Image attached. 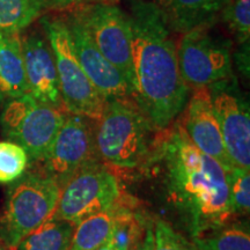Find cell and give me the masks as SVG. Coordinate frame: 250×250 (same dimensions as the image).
I'll return each mask as SVG.
<instances>
[{
  "label": "cell",
  "mask_w": 250,
  "mask_h": 250,
  "mask_svg": "<svg viewBox=\"0 0 250 250\" xmlns=\"http://www.w3.org/2000/svg\"><path fill=\"white\" fill-rule=\"evenodd\" d=\"M148 156L161 167L169 202L192 239L235 221L228 171L190 142L179 122L158 131Z\"/></svg>",
  "instance_id": "6da1fadb"
},
{
  "label": "cell",
  "mask_w": 250,
  "mask_h": 250,
  "mask_svg": "<svg viewBox=\"0 0 250 250\" xmlns=\"http://www.w3.org/2000/svg\"><path fill=\"white\" fill-rule=\"evenodd\" d=\"M131 99L155 131L170 126L186 107L191 89L180 73L176 43L160 6L132 0Z\"/></svg>",
  "instance_id": "7a4b0ae2"
},
{
  "label": "cell",
  "mask_w": 250,
  "mask_h": 250,
  "mask_svg": "<svg viewBox=\"0 0 250 250\" xmlns=\"http://www.w3.org/2000/svg\"><path fill=\"white\" fill-rule=\"evenodd\" d=\"M153 131L132 99L108 100L101 118L94 123L100 160L123 169L139 167L151 153Z\"/></svg>",
  "instance_id": "3957f363"
},
{
  "label": "cell",
  "mask_w": 250,
  "mask_h": 250,
  "mask_svg": "<svg viewBox=\"0 0 250 250\" xmlns=\"http://www.w3.org/2000/svg\"><path fill=\"white\" fill-rule=\"evenodd\" d=\"M61 186L44 171H26L11 183L0 217V239L9 250L54 214Z\"/></svg>",
  "instance_id": "277c9868"
},
{
  "label": "cell",
  "mask_w": 250,
  "mask_h": 250,
  "mask_svg": "<svg viewBox=\"0 0 250 250\" xmlns=\"http://www.w3.org/2000/svg\"><path fill=\"white\" fill-rule=\"evenodd\" d=\"M41 24L54 52L64 111L98 122L107 101L81 67L66 21L61 17H42Z\"/></svg>",
  "instance_id": "5b68a950"
},
{
  "label": "cell",
  "mask_w": 250,
  "mask_h": 250,
  "mask_svg": "<svg viewBox=\"0 0 250 250\" xmlns=\"http://www.w3.org/2000/svg\"><path fill=\"white\" fill-rule=\"evenodd\" d=\"M66 112L40 102L30 95L9 99L0 115V124L8 142L27 152L29 161L37 164L55 139Z\"/></svg>",
  "instance_id": "8992f818"
},
{
  "label": "cell",
  "mask_w": 250,
  "mask_h": 250,
  "mask_svg": "<svg viewBox=\"0 0 250 250\" xmlns=\"http://www.w3.org/2000/svg\"><path fill=\"white\" fill-rule=\"evenodd\" d=\"M211 24L183 33L176 44L182 79L190 89L210 87L232 77V55L226 41L210 31Z\"/></svg>",
  "instance_id": "52a82bcc"
},
{
  "label": "cell",
  "mask_w": 250,
  "mask_h": 250,
  "mask_svg": "<svg viewBox=\"0 0 250 250\" xmlns=\"http://www.w3.org/2000/svg\"><path fill=\"white\" fill-rule=\"evenodd\" d=\"M121 195L117 177L101 162L89 166L61 188L51 217L77 225L81 220L117 204Z\"/></svg>",
  "instance_id": "ba28073f"
},
{
  "label": "cell",
  "mask_w": 250,
  "mask_h": 250,
  "mask_svg": "<svg viewBox=\"0 0 250 250\" xmlns=\"http://www.w3.org/2000/svg\"><path fill=\"white\" fill-rule=\"evenodd\" d=\"M94 123L79 115H65L55 139L40 162L42 170L61 188L80 170L101 162L95 145Z\"/></svg>",
  "instance_id": "9c48e42d"
},
{
  "label": "cell",
  "mask_w": 250,
  "mask_h": 250,
  "mask_svg": "<svg viewBox=\"0 0 250 250\" xmlns=\"http://www.w3.org/2000/svg\"><path fill=\"white\" fill-rule=\"evenodd\" d=\"M70 13L86 28L96 48L123 74L131 88L132 35L129 14L116 4L104 2L81 6Z\"/></svg>",
  "instance_id": "30bf717a"
},
{
  "label": "cell",
  "mask_w": 250,
  "mask_h": 250,
  "mask_svg": "<svg viewBox=\"0 0 250 250\" xmlns=\"http://www.w3.org/2000/svg\"><path fill=\"white\" fill-rule=\"evenodd\" d=\"M225 147L234 167L250 169V114L233 77L208 87Z\"/></svg>",
  "instance_id": "8fae6325"
},
{
  "label": "cell",
  "mask_w": 250,
  "mask_h": 250,
  "mask_svg": "<svg viewBox=\"0 0 250 250\" xmlns=\"http://www.w3.org/2000/svg\"><path fill=\"white\" fill-rule=\"evenodd\" d=\"M192 90L176 121L190 142L199 151L218 161L229 173L235 167L225 147L208 87Z\"/></svg>",
  "instance_id": "7c38bea8"
},
{
  "label": "cell",
  "mask_w": 250,
  "mask_h": 250,
  "mask_svg": "<svg viewBox=\"0 0 250 250\" xmlns=\"http://www.w3.org/2000/svg\"><path fill=\"white\" fill-rule=\"evenodd\" d=\"M78 61L93 86L105 101L131 99V88L123 74L96 48L88 31L73 14L64 15Z\"/></svg>",
  "instance_id": "4fadbf2b"
},
{
  "label": "cell",
  "mask_w": 250,
  "mask_h": 250,
  "mask_svg": "<svg viewBox=\"0 0 250 250\" xmlns=\"http://www.w3.org/2000/svg\"><path fill=\"white\" fill-rule=\"evenodd\" d=\"M21 43L29 94L40 102L64 111L54 52L45 35L30 31L21 36Z\"/></svg>",
  "instance_id": "5bb4252c"
},
{
  "label": "cell",
  "mask_w": 250,
  "mask_h": 250,
  "mask_svg": "<svg viewBox=\"0 0 250 250\" xmlns=\"http://www.w3.org/2000/svg\"><path fill=\"white\" fill-rule=\"evenodd\" d=\"M0 93L4 99L29 94L20 33L0 30Z\"/></svg>",
  "instance_id": "9a60e30c"
},
{
  "label": "cell",
  "mask_w": 250,
  "mask_h": 250,
  "mask_svg": "<svg viewBox=\"0 0 250 250\" xmlns=\"http://www.w3.org/2000/svg\"><path fill=\"white\" fill-rule=\"evenodd\" d=\"M229 0H168L162 7L170 29L186 33L211 24Z\"/></svg>",
  "instance_id": "2e32d148"
},
{
  "label": "cell",
  "mask_w": 250,
  "mask_h": 250,
  "mask_svg": "<svg viewBox=\"0 0 250 250\" xmlns=\"http://www.w3.org/2000/svg\"><path fill=\"white\" fill-rule=\"evenodd\" d=\"M123 206L112 208L89 215L74 227L70 250H96L105 245L112 235Z\"/></svg>",
  "instance_id": "e0dca14e"
},
{
  "label": "cell",
  "mask_w": 250,
  "mask_h": 250,
  "mask_svg": "<svg viewBox=\"0 0 250 250\" xmlns=\"http://www.w3.org/2000/svg\"><path fill=\"white\" fill-rule=\"evenodd\" d=\"M76 225L50 217L30 232L15 250H70Z\"/></svg>",
  "instance_id": "ac0fdd59"
},
{
  "label": "cell",
  "mask_w": 250,
  "mask_h": 250,
  "mask_svg": "<svg viewBox=\"0 0 250 250\" xmlns=\"http://www.w3.org/2000/svg\"><path fill=\"white\" fill-rule=\"evenodd\" d=\"M193 243L199 250H250L249 228L235 221L195 237Z\"/></svg>",
  "instance_id": "d6986e66"
},
{
  "label": "cell",
  "mask_w": 250,
  "mask_h": 250,
  "mask_svg": "<svg viewBox=\"0 0 250 250\" xmlns=\"http://www.w3.org/2000/svg\"><path fill=\"white\" fill-rule=\"evenodd\" d=\"M42 0H0V30L21 33L41 18Z\"/></svg>",
  "instance_id": "ffe728a7"
},
{
  "label": "cell",
  "mask_w": 250,
  "mask_h": 250,
  "mask_svg": "<svg viewBox=\"0 0 250 250\" xmlns=\"http://www.w3.org/2000/svg\"><path fill=\"white\" fill-rule=\"evenodd\" d=\"M29 158L18 144L0 142V183H12L27 171Z\"/></svg>",
  "instance_id": "44dd1931"
},
{
  "label": "cell",
  "mask_w": 250,
  "mask_h": 250,
  "mask_svg": "<svg viewBox=\"0 0 250 250\" xmlns=\"http://www.w3.org/2000/svg\"><path fill=\"white\" fill-rule=\"evenodd\" d=\"M220 14L239 42L248 43L250 37V0H229Z\"/></svg>",
  "instance_id": "7402d4cb"
},
{
  "label": "cell",
  "mask_w": 250,
  "mask_h": 250,
  "mask_svg": "<svg viewBox=\"0 0 250 250\" xmlns=\"http://www.w3.org/2000/svg\"><path fill=\"white\" fill-rule=\"evenodd\" d=\"M232 211L235 218L246 217L250 211V174L242 168H233L228 173Z\"/></svg>",
  "instance_id": "603a6c76"
},
{
  "label": "cell",
  "mask_w": 250,
  "mask_h": 250,
  "mask_svg": "<svg viewBox=\"0 0 250 250\" xmlns=\"http://www.w3.org/2000/svg\"><path fill=\"white\" fill-rule=\"evenodd\" d=\"M153 250H199L193 242H190L177 233L166 221H158L153 230Z\"/></svg>",
  "instance_id": "cb8c5ba5"
},
{
  "label": "cell",
  "mask_w": 250,
  "mask_h": 250,
  "mask_svg": "<svg viewBox=\"0 0 250 250\" xmlns=\"http://www.w3.org/2000/svg\"><path fill=\"white\" fill-rule=\"evenodd\" d=\"M98 2H104V4H117L118 0H42L44 9L57 12H71L81 6L89 4H98Z\"/></svg>",
  "instance_id": "d4e9b609"
},
{
  "label": "cell",
  "mask_w": 250,
  "mask_h": 250,
  "mask_svg": "<svg viewBox=\"0 0 250 250\" xmlns=\"http://www.w3.org/2000/svg\"><path fill=\"white\" fill-rule=\"evenodd\" d=\"M136 250H153V229L148 228L143 242L136 247Z\"/></svg>",
  "instance_id": "484cf974"
},
{
  "label": "cell",
  "mask_w": 250,
  "mask_h": 250,
  "mask_svg": "<svg viewBox=\"0 0 250 250\" xmlns=\"http://www.w3.org/2000/svg\"><path fill=\"white\" fill-rule=\"evenodd\" d=\"M96 250H122L121 248H118V247L115 245V243H112L111 241H108L105 245H103L102 247H100L99 249Z\"/></svg>",
  "instance_id": "4316f807"
},
{
  "label": "cell",
  "mask_w": 250,
  "mask_h": 250,
  "mask_svg": "<svg viewBox=\"0 0 250 250\" xmlns=\"http://www.w3.org/2000/svg\"><path fill=\"white\" fill-rule=\"evenodd\" d=\"M144 1H148V2H152V4H155L158 6H160V7L162 8L164 6L167 4L168 0H144Z\"/></svg>",
  "instance_id": "83f0119b"
},
{
  "label": "cell",
  "mask_w": 250,
  "mask_h": 250,
  "mask_svg": "<svg viewBox=\"0 0 250 250\" xmlns=\"http://www.w3.org/2000/svg\"><path fill=\"white\" fill-rule=\"evenodd\" d=\"M0 250H9V249L4 245V243H0Z\"/></svg>",
  "instance_id": "f1b7e54d"
},
{
  "label": "cell",
  "mask_w": 250,
  "mask_h": 250,
  "mask_svg": "<svg viewBox=\"0 0 250 250\" xmlns=\"http://www.w3.org/2000/svg\"><path fill=\"white\" fill-rule=\"evenodd\" d=\"M2 101H4V98H2V95H1V93H0V103H1Z\"/></svg>",
  "instance_id": "f546056e"
}]
</instances>
